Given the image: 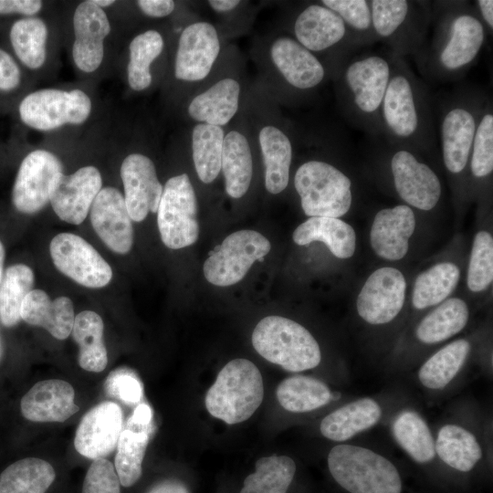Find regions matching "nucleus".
<instances>
[{
    "label": "nucleus",
    "instance_id": "nucleus-41",
    "mask_svg": "<svg viewBox=\"0 0 493 493\" xmlns=\"http://www.w3.org/2000/svg\"><path fill=\"white\" fill-rule=\"evenodd\" d=\"M469 351L470 344L464 339L446 344L421 366L419 381L429 389L445 388L462 368Z\"/></svg>",
    "mask_w": 493,
    "mask_h": 493
},
{
    "label": "nucleus",
    "instance_id": "nucleus-42",
    "mask_svg": "<svg viewBox=\"0 0 493 493\" xmlns=\"http://www.w3.org/2000/svg\"><path fill=\"white\" fill-rule=\"evenodd\" d=\"M398 445L417 463H427L435 455V441L422 416L414 411L400 413L393 423Z\"/></svg>",
    "mask_w": 493,
    "mask_h": 493
},
{
    "label": "nucleus",
    "instance_id": "nucleus-19",
    "mask_svg": "<svg viewBox=\"0 0 493 493\" xmlns=\"http://www.w3.org/2000/svg\"><path fill=\"white\" fill-rule=\"evenodd\" d=\"M404 274L393 267L375 269L363 283L356 299L359 316L367 323L382 325L401 312L406 295Z\"/></svg>",
    "mask_w": 493,
    "mask_h": 493
},
{
    "label": "nucleus",
    "instance_id": "nucleus-56",
    "mask_svg": "<svg viewBox=\"0 0 493 493\" xmlns=\"http://www.w3.org/2000/svg\"><path fill=\"white\" fill-rule=\"evenodd\" d=\"M475 11L487 29L490 34L493 29V1L492 0H477L475 2Z\"/></svg>",
    "mask_w": 493,
    "mask_h": 493
},
{
    "label": "nucleus",
    "instance_id": "nucleus-3",
    "mask_svg": "<svg viewBox=\"0 0 493 493\" xmlns=\"http://www.w3.org/2000/svg\"><path fill=\"white\" fill-rule=\"evenodd\" d=\"M390 73V54L371 53L344 62L336 75L345 116L372 136H381V108Z\"/></svg>",
    "mask_w": 493,
    "mask_h": 493
},
{
    "label": "nucleus",
    "instance_id": "nucleus-29",
    "mask_svg": "<svg viewBox=\"0 0 493 493\" xmlns=\"http://www.w3.org/2000/svg\"><path fill=\"white\" fill-rule=\"evenodd\" d=\"M21 320L47 330L54 338L65 340L72 331L75 315L72 300L58 297L51 300L42 289H32L25 298Z\"/></svg>",
    "mask_w": 493,
    "mask_h": 493
},
{
    "label": "nucleus",
    "instance_id": "nucleus-36",
    "mask_svg": "<svg viewBox=\"0 0 493 493\" xmlns=\"http://www.w3.org/2000/svg\"><path fill=\"white\" fill-rule=\"evenodd\" d=\"M225 130L219 126L195 123L191 134L194 166L204 184L214 182L221 172Z\"/></svg>",
    "mask_w": 493,
    "mask_h": 493
},
{
    "label": "nucleus",
    "instance_id": "nucleus-48",
    "mask_svg": "<svg viewBox=\"0 0 493 493\" xmlns=\"http://www.w3.org/2000/svg\"><path fill=\"white\" fill-rule=\"evenodd\" d=\"M469 172L474 180H485L493 172V111L487 99L477 125L468 161Z\"/></svg>",
    "mask_w": 493,
    "mask_h": 493
},
{
    "label": "nucleus",
    "instance_id": "nucleus-26",
    "mask_svg": "<svg viewBox=\"0 0 493 493\" xmlns=\"http://www.w3.org/2000/svg\"><path fill=\"white\" fill-rule=\"evenodd\" d=\"M75 391L68 383L44 380L34 384L22 397L23 416L32 422L62 423L79 411L74 403Z\"/></svg>",
    "mask_w": 493,
    "mask_h": 493
},
{
    "label": "nucleus",
    "instance_id": "nucleus-1",
    "mask_svg": "<svg viewBox=\"0 0 493 493\" xmlns=\"http://www.w3.org/2000/svg\"><path fill=\"white\" fill-rule=\"evenodd\" d=\"M432 18L433 36L414 56L419 69L437 80L459 79L480 53L487 29L466 2H439Z\"/></svg>",
    "mask_w": 493,
    "mask_h": 493
},
{
    "label": "nucleus",
    "instance_id": "nucleus-11",
    "mask_svg": "<svg viewBox=\"0 0 493 493\" xmlns=\"http://www.w3.org/2000/svg\"><path fill=\"white\" fill-rule=\"evenodd\" d=\"M157 225L162 241L168 248L180 249L197 241V200L188 174L173 176L164 184Z\"/></svg>",
    "mask_w": 493,
    "mask_h": 493
},
{
    "label": "nucleus",
    "instance_id": "nucleus-44",
    "mask_svg": "<svg viewBox=\"0 0 493 493\" xmlns=\"http://www.w3.org/2000/svg\"><path fill=\"white\" fill-rule=\"evenodd\" d=\"M256 471L248 475L240 493H287L295 472L294 460L287 456L259 458Z\"/></svg>",
    "mask_w": 493,
    "mask_h": 493
},
{
    "label": "nucleus",
    "instance_id": "nucleus-10",
    "mask_svg": "<svg viewBox=\"0 0 493 493\" xmlns=\"http://www.w3.org/2000/svg\"><path fill=\"white\" fill-rule=\"evenodd\" d=\"M266 54L267 72L288 96L300 97L314 91L329 73L321 59L289 34L273 37Z\"/></svg>",
    "mask_w": 493,
    "mask_h": 493
},
{
    "label": "nucleus",
    "instance_id": "nucleus-57",
    "mask_svg": "<svg viewBox=\"0 0 493 493\" xmlns=\"http://www.w3.org/2000/svg\"><path fill=\"white\" fill-rule=\"evenodd\" d=\"M147 493H189V491L180 481L164 480L153 486Z\"/></svg>",
    "mask_w": 493,
    "mask_h": 493
},
{
    "label": "nucleus",
    "instance_id": "nucleus-32",
    "mask_svg": "<svg viewBox=\"0 0 493 493\" xmlns=\"http://www.w3.org/2000/svg\"><path fill=\"white\" fill-rule=\"evenodd\" d=\"M381 415L382 410L376 401L362 398L326 415L320 423V430L326 438L342 442L376 425Z\"/></svg>",
    "mask_w": 493,
    "mask_h": 493
},
{
    "label": "nucleus",
    "instance_id": "nucleus-33",
    "mask_svg": "<svg viewBox=\"0 0 493 493\" xmlns=\"http://www.w3.org/2000/svg\"><path fill=\"white\" fill-rule=\"evenodd\" d=\"M468 318L466 301L459 298L446 299L422 319L416 327L415 336L426 344L444 341L459 333Z\"/></svg>",
    "mask_w": 493,
    "mask_h": 493
},
{
    "label": "nucleus",
    "instance_id": "nucleus-39",
    "mask_svg": "<svg viewBox=\"0 0 493 493\" xmlns=\"http://www.w3.org/2000/svg\"><path fill=\"white\" fill-rule=\"evenodd\" d=\"M276 396L285 410L307 413L329 404L332 394L323 382L309 376L294 375L278 385Z\"/></svg>",
    "mask_w": 493,
    "mask_h": 493
},
{
    "label": "nucleus",
    "instance_id": "nucleus-60",
    "mask_svg": "<svg viewBox=\"0 0 493 493\" xmlns=\"http://www.w3.org/2000/svg\"><path fill=\"white\" fill-rule=\"evenodd\" d=\"M96 5L100 8L110 6L115 3L113 0H91Z\"/></svg>",
    "mask_w": 493,
    "mask_h": 493
},
{
    "label": "nucleus",
    "instance_id": "nucleus-52",
    "mask_svg": "<svg viewBox=\"0 0 493 493\" xmlns=\"http://www.w3.org/2000/svg\"><path fill=\"white\" fill-rule=\"evenodd\" d=\"M21 82V70L14 58L0 47V91L11 92Z\"/></svg>",
    "mask_w": 493,
    "mask_h": 493
},
{
    "label": "nucleus",
    "instance_id": "nucleus-37",
    "mask_svg": "<svg viewBox=\"0 0 493 493\" xmlns=\"http://www.w3.org/2000/svg\"><path fill=\"white\" fill-rule=\"evenodd\" d=\"M56 477L53 467L37 457L17 460L0 474V493H45Z\"/></svg>",
    "mask_w": 493,
    "mask_h": 493
},
{
    "label": "nucleus",
    "instance_id": "nucleus-45",
    "mask_svg": "<svg viewBox=\"0 0 493 493\" xmlns=\"http://www.w3.org/2000/svg\"><path fill=\"white\" fill-rule=\"evenodd\" d=\"M34 281L33 270L25 264H15L4 272L0 281V321L4 326L13 327L21 320V306Z\"/></svg>",
    "mask_w": 493,
    "mask_h": 493
},
{
    "label": "nucleus",
    "instance_id": "nucleus-43",
    "mask_svg": "<svg viewBox=\"0 0 493 493\" xmlns=\"http://www.w3.org/2000/svg\"><path fill=\"white\" fill-rule=\"evenodd\" d=\"M163 47V36L159 31L153 29L138 34L131 41L127 77L131 89L142 91L152 84L151 66L161 55Z\"/></svg>",
    "mask_w": 493,
    "mask_h": 493
},
{
    "label": "nucleus",
    "instance_id": "nucleus-4",
    "mask_svg": "<svg viewBox=\"0 0 493 493\" xmlns=\"http://www.w3.org/2000/svg\"><path fill=\"white\" fill-rule=\"evenodd\" d=\"M488 98L480 92L459 90L444 99L434 113L437 143L446 172L460 176L467 169L475 132Z\"/></svg>",
    "mask_w": 493,
    "mask_h": 493
},
{
    "label": "nucleus",
    "instance_id": "nucleus-58",
    "mask_svg": "<svg viewBox=\"0 0 493 493\" xmlns=\"http://www.w3.org/2000/svg\"><path fill=\"white\" fill-rule=\"evenodd\" d=\"M239 0H210L207 2L210 8L217 14H228L236 10L240 5Z\"/></svg>",
    "mask_w": 493,
    "mask_h": 493
},
{
    "label": "nucleus",
    "instance_id": "nucleus-28",
    "mask_svg": "<svg viewBox=\"0 0 493 493\" xmlns=\"http://www.w3.org/2000/svg\"><path fill=\"white\" fill-rule=\"evenodd\" d=\"M265 168V187L271 194L282 193L288 185L293 158V142L288 131L276 121H267L257 130Z\"/></svg>",
    "mask_w": 493,
    "mask_h": 493
},
{
    "label": "nucleus",
    "instance_id": "nucleus-59",
    "mask_svg": "<svg viewBox=\"0 0 493 493\" xmlns=\"http://www.w3.org/2000/svg\"><path fill=\"white\" fill-rule=\"evenodd\" d=\"M5 256V247H4L3 243L0 240V281L4 274Z\"/></svg>",
    "mask_w": 493,
    "mask_h": 493
},
{
    "label": "nucleus",
    "instance_id": "nucleus-12",
    "mask_svg": "<svg viewBox=\"0 0 493 493\" xmlns=\"http://www.w3.org/2000/svg\"><path fill=\"white\" fill-rule=\"evenodd\" d=\"M91 111V100L81 89H44L27 94L18 105L21 121L37 131L81 124Z\"/></svg>",
    "mask_w": 493,
    "mask_h": 493
},
{
    "label": "nucleus",
    "instance_id": "nucleus-6",
    "mask_svg": "<svg viewBox=\"0 0 493 493\" xmlns=\"http://www.w3.org/2000/svg\"><path fill=\"white\" fill-rule=\"evenodd\" d=\"M252 344L264 359L288 372L313 369L321 360L319 343L312 334L295 320L281 316L259 320L252 333Z\"/></svg>",
    "mask_w": 493,
    "mask_h": 493
},
{
    "label": "nucleus",
    "instance_id": "nucleus-25",
    "mask_svg": "<svg viewBox=\"0 0 493 493\" xmlns=\"http://www.w3.org/2000/svg\"><path fill=\"white\" fill-rule=\"evenodd\" d=\"M416 226L414 210L406 205L383 208L377 212L370 231V244L374 253L386 260L404 258Z\"/></svg>",
    "mask_w": 493,
    "mask_h": 493
},
{
    "label": "nucleus",
    "instance_id": "nucleus-14",
    "mask_svg": "<svg viewBox=\"0 0 493 493\" xmlns=\"http://www.w3.org/2000/svg\"><path fill=\"white\" fill-rule=\"evenodd\" d=\"M389 145V169L397 195L411 208L434 209L442 195V184L436 173L419 159L416 152Z\"/></svg>",
    "mask_w": 493,
    "mask_h": 493
},
{
    "label": "nucleus",
    "instance_id": "nucleus-24",
    "mask_svg": "<svg viewBox=\"0 0 493 493\" xmlns=\"http://www.w3.org/2000/svg\"><path fill=\"white\" fill-rule=\"evenodd\" d=\"M73 28V60L80 70L93 72L103 60L104 39L110 32L108 16L91 0L84 1L74 12Z\"/></svg>",
    "mask_w": 493,
    "mask_h": 493
},
{
    "label": "nucleus",
    "instance_id": "nucleus-40",
    "mask_svg": "<svg viewBox=\"0 0 493 493\" xmlns=\"http://www.w3.org/2000/svg\"><path fill=\"white\" fill-rule=\"evenodd\" d=\"M47 38V26L36 16L15 21L9 30V40L16 56L30 69H37L45 63Z\"/></svg>",
    "mask_w": 493,
    "mask_h": 493
},
{
    "label": "nucleus",
    "instance_id": "nucleus-8",
    "mask_svg": "<svg viewBox=\"0 0 493 493\" xmlns=\"http://www.w3.org/2000/svg\"><path fill=\"white\" fill-rule=\"evenodd\" d=\"M294 187L305 215L340 218L352 205L351 178L336 165L320 159L301 163L294 174Z\"/></svg>",
    "mask_w": 493,
    "mask_h": 493
},
{
    "label": "nucleus",
    "instance_id": "nucleus-17",
    "mask_svg": "<svg viewBox=\"0 0 493 493\" xmlns=\"http://www.w3.org/2000/svg\"><path fill=\"white\" fill-rule=\"evenodd\" d=\"M49 252L55 267L81 286L103 288L112 278L108 262L79 236L72 233L57 235L50 242Z\"/></svg>",
    "mask_w": 493,
    "mask_h": 493
},
{
    "label": "nucleus",
    "instance_id": "nucleus-27",
    "mask_svg": "<svg viewBox=\"0 0 493 493\" xmlns=\"http://www.w3.org/2000/svg\"><path fill=\"white\" fill-rule=\"evenodd\" d=\"M241 91V83L235 76L221 77L193 96L187 114L195 123L224 128L239 110Z\"/></svg>",
    "mask_w": 493,
    "mask_h": 493
},
{
    "label": "nucleus",
    "instance_id": "nucleus-9",
    "mask_svg": "<svg viewBox=\"0 0 493 493\" xmlns=\"http://www.w3.org/2000/svg\"><path fill=\"white\" fill-rule=\"evenodd\" d=\"M372 27L377 41H383L391 54L415 56L426 39L432 10L426 2L370 0Z\"/></svg>",
    "mask_w": 493,
    "mask_h": 493
},
{
    "label": "nucleus",
    "instance_id": "nucleus-13",
    "mask_svg": "<svg viewBox=\"0 0 493 493\" xmlns=\"http://www.w3.org/2000/svg\"><path fill=\"white\" fill-rule=\"evenodd\" d=\"M270 242L254 230H239L227 236L205 261L206 280L218 287L241 281L257 260L270 251Z\"/></svg>",
    "mask_w": 493,
    "mask_h": 493
},
{
    "label": "nucleus",
    "instance_id": "nucleus-5",
    "mask_svg": "<svg viewBox=\"0 0 493 493\" xmlns=\"http://www.w3.org/2000/svg\"><path fill=\"white\" fill-rule=\"evenodd\" d=\"M263 396V379L258 368L249 360L238 358L221 369L205 394V404L212 416L234 425L251 417Z\"/></svg>",
    "mask_w": 493,
    "mask_h": 493
},
{
    "label": "nucleus",
    "instance_id": "nucleus-47",
    "mask_svg": "<svg viewBox=\"0 0 493 493\" xmlns=\"http://www.w3.org/2000/svg\"><path fill=\"white\" fill-rule=\"evenodd\" d=\"M345 24L356 47L377 41L368 0H322Z\"/></svg>",
    "mask_w": 493,
    "mask_h": 493
},
{
    "label": "nucleus",
    "instance_id": "nucleus-38",
    "mask_svg": "<svg viewBox=\"0 0 493 493\" xmlns=\"http://www.w3.org/2000/svg\"><path fill=\"white\" fill-rule=\"evenodd\" d=\"M435 449L442 461L462 472L470 471L482 456L475 435L456 425H446L439 430Z\"/></svg>",
    "mask_w": 493,
    "mask_h": 493
},
{
    "label": "nucleus",
    "instance_id": "nucleus-61",
    "mask_svg": "<svg viewBox=\"0 0 493 493\" xmlns=\"http://www.w3.org/2000/svg\"><path fill=\"white\" fill-rule=\"evenodd\" d=\"M2 355H3V348H2L1 339H0V361L2 359Z\"/></svg>",
    "mask_w": 493,
    "mask_h": 493
},
{
    "label": "nucleus",
    "instance_id": "nucleus-50",
    "mask_svg": "<svg viewBox=\"0 0 493 493\" xmlns=\"http://www.w3.org/2000/svg\"><path fill=\"white\" fill-rule=\"evenodd\" d=\"M107 393L127 405H135L143 396L142 384L136 373L127 368L112 371L105 383Z\"/></svg>",
    "mask_w": 493,
    "mask_h": 493
},
{
    "label": "nucleus",
    "instance_id": "nucleus-20",
    "mask_svg": "<svg viewBox=\"0 0 493 493\" xmlns=\"http://www.w3.org/2000/svg\"><path fill=\"white\" fill-rule=\"evenodd\" d=\"M121 177L131 220L142 222L149 212L157 213L163 186L151 158L138 152L129 154L121 165Z\"/></svg>",
    "mask_w": 493,
    "mask_h": 493
},
{
    "label": "nucleus",
    "instance_id": "nucleus-55",
    "mask_svg": "<svg viewBox=\"0 0 493 493\" xmlns=\"http://www.w3.org/2000/svg\"><path fill=\"white\" fill-rule=\"evenodd\" d=\"M152 420V411L147 404H139L133 410L132 414L127 421V428L136 432H147L150 434Z\"/></svg>",
    "mask_w": 493,
    "mask_h": 493
},
{
    "label": "nucleus",
    "instance_id": "nucleus-31",
    "mask_svg": "<svg viewBox=\"0 0 493 493\" xmlns=\"http://www.w3.org/2000/svg\"><path fill=\"white\" fill-rule=\"evenodd\" d=\"M292 239L299 246L322 242L333 256L341 259L351 257L356 249L354 229L345 221L335 217L308 218L294 230Z\"/></svg>",
    "mask_w": 493,
    "mask_h": 493
},
{
    "label": "nucleus",
    "instance_id": "nucleus-54",
    "mask_svg": "<svg viewBox=\"0 0 493 493\" xmlns=\"http://www.w3.org/2000/svg\"><path fill=\"white\" fill-rule=\"evenodd\" d=\"M136 4L145 16L152 18L168 16L175 9L172 0H139Z\"/></svg>",
    "mask_w": 493,
    "mask_h": 493
},
{
    "label": "nucleus",
    "instance_id": "nucleus-21",
    "mask_svg": "<svg viewBox=\"0 0 493 493\" xmlns=\"http://www.w3.org/2000/svg\"><path fill=\"white\" fill-rule=\"evenodd\" d=\"M101 186L100 171L92 165L83 166L69 175L61 174L49 203L62 221L79 225L87 217Z\"/></svg>",
    "mask_w": 493,
    "mask_h": 493
},
{
    "label": "nucleus",
    "instance_id": "nucleus-2",
    "mask_svg": "<svg viewBox=\"0 0 493 493\" xmlns=\"http://www.w3.org/2000/svg\"><path fill=\"white\" fill-rule=\"evenodd\" d=\"M391 73L381 108V136L389 144L432 152L437 143L432 99L404 58L390 53Z\"/></svg>",
    "mask_w": 493,
    "mask_h": 493
},
{
    "label": "nucleus",
    "instance_id": "nucleus-22",
    "mask_svg": "<svg viewBox=\"0 0 493 493\" xmlns=\"http://www.w3.org/2000/svg\"><path fill=\"white\" fill-rule=\"evenodd\" d=\"M122 431V411L114 402H102L81 419L74 446L83 456L104 458L117 447Z\"/></svg>",
    "mask_w": 493,
    "mask_h": 493
},
{
    "label": "nucleus",
    "instance_id": "nucleus-15",
    "mask_svg": "<svg viewBox=\"0 0 493 493\" xmlns=\"http://www.w3.org/2000/svg\"><path fill=\"white\" fill-rule=\"evenodd\" d=\"M290 35L317 57L336 53L341 64L343 56L356 48L341 18L320 2L307 5L296 14Z\"/></svg>",
    "mask_w": 493,
    "mask_h": 493
},
{
    "label": "nucleus",
    "instance_id": "nucleus-53",
    "mask_svg": "<svg viewBox=\"0 0 493 493\" xmlns=\"http://www.w3.org/2000/svg\"><path fill=\"white\" fill-rule=\"evenodd\" d=\"M42 8L39 0H0V15H22L33 16Z\"/></svg>",
    "mask_w": 493,
    "mask_h": 493
},
{
    "label": "nucleus",
    "instance_id": "nucleus-18",
    "mask_svg": "<svg viewBox=\"0 0 493 493\" xmlns=\"http://www.w3.org/2000/svg\"><path fill=\"white\" fill-rule=\"evenodd\" d=\"M221 50L216 27L207 21L187 25L178 38L174 58V77L184 83L196 84L211 73Z\"/></svg>",
    "mask_w": 493,
    "mask_h": 493
},
{
    "label": "nucleus",
    "instance_id": "nucleus-30",
    "mask_svg": "<svg viewBox=\"0 0 493 493\" xmlns=\"http://www.w3.org/2000/svg\"><path fill=\"white\" fill-rule=\"evenodd\" d=\"M252 142L242 129H231L225 133L221 172L226 194L234 199L248 191L254 171Z\"/></svg>",
    "mask_w": 493,
    "mask_h": 493
},
{
    "label": "nucleus",
    "instance_id": "nucleus-7",
    "mask_svg": "<svg viewBox=\"0 0 493 493\" xmlns=\"http://www.w3.org/2000/svg\"><path fill=\"white\" fill-rule=\"evenodd\" d=\"M334 480L350 493H401L402 480L394 465L372 450L338 445L328 455Z\"/></svg>",
    "mask_w": 493,
    "mask_h": 493
},
{
    "label": "nucleus",
    "instance_id": "nucleus-51",
    "mask_svg": "<svg viewBox=\"0 0 493 493\" xmlns=\"http://www.w3.org/2000/svg\"><path fill=\"white\" fill-rule=\"evenodd\" d=\"M115 467L105 458L94 459L83 482L82 493H121Z\"/></svg>",
    "mask_w": 493,
    "mask_h": 493
},
{
    "label": "nucleus",
    "instance_id": "nucleus-23",
    "mask_svg": "<svg viewBox=\"0 0 493 493\" xmlns=\"http://www.w3.org/2000/svg\"><path fill=\"white\" fill-rule=\"evenodd\" d=\"M90 222L102 242L113 252L128 253L133 244V227L121 192L101 188L90 207Z\"/></svg>",
    "mask_w": 493,
    "mask_h": 493
},
{
    "label": "nucleus",
    "instance_id": "nucleus-16",
    "mask_svg": "<svg viewBox=\"0 0 493 493\" xmlns=\"http://www.w3.org/2000/svg\"><path fill=\"white\" fill-rule=\"evenodd\" d=\"M63 173L59 159L46 150H35L21 162L12 188V203L23 214H35L49 202Z\"/></svg>",
    "mask_w": 493,
    "mask_h": 493
},
{
    "label": "nucleus",
    "instance_id": "nucleus-34",
    "mask_svg": "<svg viewBox=\"0 0 493 493\" xmlns=\"http://www.w3.org/2000/svg\"><path fill=\"white\" fill-rule=\"evenodd\" d=\"M103 330V320L95 311L84 310L75 317L71 333L79 348L78 362L88 372H100L107 366Z\"/></svg>",
    "mask_w": 493,
    "mask_h": 493
},
{
    "label": "nucleus",
    "instance_id": "nucleus-49",
    "mask_svg": "<svg viewBox=\"0 0 493 493\" xmlns=\"http://www.w3.org/2000/svg\"><path fill=\"white\" fill-rule=\"evenodd\" d=\"M493 280V237L485 230L478 231L473 239L467 272V286L478 293L487 289Z\"/></svg>",
    "mask_w": 493,
    "mask_h": 493
},
{
    "label": "nucleus",
    "instance_id": "nucleus-46",
    "mask_svg": "<svg viewBox=\"0 0 493 493\" xmlns=\"http://www.w3.org/2000/svg\"><path fill=\"white\" fill-rule=\"evenodd\" d=\"M150 440L147 432L130 429L121 431L115 456L114 467L123 487L135 484L142 476V461Z\"/></svg>",
    "mask_w": 493,
    "mask_h": 493
},
{
    "label": "nucleus",
    "instance_id": "nucleus-35",
    "mask_svg": "<svg viewBox=\"0 0 493 493\" xmlns=\"http://www.w3.org/2000/svg\"><path fill=\"white\" fill-rule=\"evenodd\" d=\"M460 278L458 267L448 261L436 263L416 277L412 304L416 309L439 305L455 290Z\"/></svg>",
    "mask_w": 493,
    "mask_h": 493
}]
</instances>
